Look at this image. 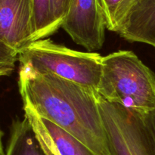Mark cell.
I'll return each mask as SVG.
<instances>
[{"mask_svg":"<svg viewBox=\"0 0 155 155\" xmlns=\"http://www.w3.org/2000/svg\"><path fill=\"white\" fill-rule=\"evenodd\" d=\"M6 155H48L40 146L25 117L12 122Z\"/></svg>","mask_w":155,"mask_h":155,"instance_id":"obj_9","label":"cell"},{"mask_svg":"<svg viewBox=\"0 0 155 155\" xmlns=\"http://www.w3.org/2000/svg\"><path fill=\"white\" fill-rule=\"evenodd\" d=\"M2 137H3V132L0 129V155H6V153H5L4 148H3L2 145Z\"/></svg>","mask_w":155,"mask_h":155,"instance_id":"obj_16","label":"cell"},{"mask_svg":"<svg viewBox=\"0 0 155 155\" xmlns=\"http://www.w3.org/2000/svg\"><path fill=\"white\" fill-rule=\"evenodd\" d=\"M98 95L131 111L155 110V75L134 52L120 50L102 58Z\"/></svg>","mask_w":155,"mask_h":155,"instance_id":"obj_2","label":"cell"},{"mask_svg":"<svg viewBox=\"0 0 155 155\" xmlns=\"http://www.w3.org/2000/svg\"><path fill=\"white\" fill-rule=\"evenodd\" d=\"M127 0H99L105 21L106 28L117 33L120 12Z\"/></svg>","mask_w":155,"mask_h":155,"instance_id":"obj_11","label":"cell"},{"mask_svg":"<svg viewBox=\"0 0 155 155\" xmlns=\"http://www.w3.org/2000/svg\"><path fill=\"white\" fill-rule=\"evenodd\" d=\"M102 58L98 53L71 49L47 38L33 42L18 54L21 68L54 75L97 94Z\"/></svg>","mask_w":155,"mask_h":155,"instance_id":"obj_3","label":"cell"},{"mask_svg":"<svg viewBox=\"0 0 155 155\" xmlns=\"http://www.w3.org/2000/svg\"><path fill=\"white\" fill-rule=\"evenodd\" d=\"M59 28L52 0H33V42L46 39Z\"/></svg>","mask_w":155,"mask_h":155,"instance_id":"obj_10","label":"cell"},{"mask_svg":"<svg viewBox=\"0 0 155 155\" xmlns=\"http://www.w3.org/2000/svg\"><path fill=\"white\" fill-rule=\"evenodd\" d=\"M0 41L18 54L33 42V0H0Z\"/></svg>","mask_w":155,"mask_h":155,"instance_id":"obj_6","label":"cell"},{"mask_svg":"<svg viewBox=\"0 0 155 155\" xmlns=\"http://www.w3.org/2000/svg\"><path fill=\"white\" fill-rule=\"evenodd\" d=\"M18 60V52L0 41V65L15 67Z\"/></svg>","mask_w":155,"mask_h":155,"instance_id":"obj_12","label":"cell"},{"mask_svg":"<svg viewBox=\"0 0 155 155\" xmlns=\"http://www.w3.org/2000/svg\"><path fill=\"white\" fill-rule=\"evenodd\" d=\"M15 70V67L8 65H0V77L9 76Z\"/></svg>","mask_w":155,"mask_h":155,"instance_id":"obj_15","label":"cell"},{"mask_svg":"<svg viewBox=\"0 0 155 155\" xmlns=\"http://www.w3.org/2000/svg\"><path fill=\"white\" fill-rule=\"evenodd\" d=\"M118 23L117 33L126 40L155 48V0H127Z\"/></svg>","mask_w":155,"mask_h":155,"instance_id":"obj_7","label":"cell"},{"mask_svg":"<svg viewBox=\"0 0 155 155\" xmlns=\"http://www.w3.org/2000/svg\"><path fill=\"white\" fill-rule=\"evenodd\" d=\"M24 117L43 151L48 155H96L69 133L28 109Z\"/></svg>","mask_w":155,"mask_h":155,"instance_id":"obj_8","label":"cell"},{"mask_svg":"<svg viewBox=\"0 0 155 155\" xmlns=\"http://www.w3.org/2000/svg\"><path fill=\"white\" fill-rule=\"evenodd\" d=\"M52 1L56 23L59 27H61L68 13L71 0H52Z\"/></svg>","mask_w":155,"mask_h":155,"instance_id":"obj_13","label":"cell"},{"mask_svg":"<svg viewBox=\"0 0 155 155\" xmlns=\"http://www.w3.org/2000/svg\"><path fill=\"white\" fill-rule=\"evenodd\" d=\"M61 27L87 51L100 49L107 28L99 0H71Z\"/></svg>","mask_w":155,"mask_h":155,"instance_id":"obj_5","label":"cell"},{"mask_svg":"<svg viewBox=\"0 0 155 155\" xmlns=\"http://www.w3.org/2000/svg\"><path fill=\"white\" fill-rule=\"evenodd\" d=\"M18 86L24 109L69 133L96 155H110L98 94L54 75L21 67Z\"/></svg>","mask_w":155,"mask_h":155,"instance_id":"obj_1","label":"cell"},{"mask_svg":"<svg viewBox=\"0 0 155 155\" xmlns=\"http://www.w3.org/2000/svg\"><path fill=\"white\" fill-rule=\"evenodd\" d=\"M98 104L110 155H155V140L143 114L104 101Z\"/></svg>","mask_w":155,"mask_h":155,"instance_id":"obj_4","label":"cell"},{"mask_svg":"<svg viewBox=\"0 0 155 155\" xmlns=\"http://www.w3.org/2000/svg\"><path fill=\"white\" fill-rule=\"evenodd\" d=\"M144 117L154 136L155 140V110L148 114H145Z\"/></svg>","mask_w":155,"mask_h":155,"instance_id":"obj_14","label":"cell"}]
</instances>
